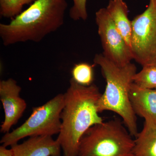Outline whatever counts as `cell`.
Here are the masks:
<instances>
[{"label": "cell", "mask_w": 156, "mask_h": 156, "mask_svg": "<svg viewBox=\"0 0 156 156\" xmlns=\"http://www.w3.org/2000/svg\"><path fill=\"white\" fill-rule=\"evenodd\" d=\"M106 9L117 29L130 48L132 27L128 18L127 4L123 0H110Z\"/></svg>", "instance_id": "11"}, {"label": "cell", "mask_w": 156, "mask_h": 156, "mask_svg": "<svg viewBox=\"0 0 156 156\" xmlns=\"http://www.w3.org/2000/svg\"><path fill=\"white\" fill-rule=\"evenodd\" d=\"M35 0H0V14L5 18H14L22 12L26 5Z\"/></svg>", "instance_id": "15"}, {"label": "cell", "mask_w": 156, "mask_h": 156, "mask_svg": "<svg viewBox=\"0 0 156 156\" xmlns=\"http://www.w3.org/2000/svg\"><path fill=\"white\" fill-rule=\"evenodd\" d=\"M129 98L136 116L156 124V90L143 89L133 83Z\"/></svg>", "instance_id": "10"}, {"label": "cell", "mask_w": 156, "mask_h": 156, "mask_svg": "<svg viewBox=\"0 0 156 156\" xmlns=\"http://www.w3.org/2000/svg\"><path fill=\"white\" fill-rule=\"evenodd\" d=\"M134 156H156V124L145 120L134 139Z\"/></svg>", "instance_id": "12"}, {"label": "cell", "mask_w": 156, "mask_h": 156, "mask_svg": "<svg viewBox=\"0 0 156 156\" xmlns=\"http://www.w3.org/2000/svg\"><path fill=\"white\" fill-rule=\"evenodd\" d=\"M95 65L99 66L106 81L105 90L98 100V112L109 111L114 112L122 119L124 125L132 136L138 133L136 116L131 106L129 92L136 73L135 65L130 62L119 66L102 54H97L94 58Z\"/></svg>", "instance_id": "3"}, {"label": "cell", "mask_w": 156, "mask_h": 156, "mask_svg": "<svg viewBox=\"0 0 156 156\" xmlns=\"http://www.w3.org/2000/svg\"><path fill=\"white\" fill-rule=\"evenodd\" d=\"M154 0H150V2H152V1H153Z\"/></svg>", "instance_id": "18"}, {"label": "cell", "mask_w": 156, "mask_h": 156, "mask_svg": "<svg viewBox=\"0 0 156 156\" xmlns=\"http://www.w3.org/2000/svg\"><path fill=\"white\" fill-rule=\"evenodd\" d=\"M124 124L115 118L89 128L80 140L77 156H134V139Z\"/></svg>", "instance_id": "4"}, {"label": "cell", "mask_w": 156, "mask_h": 156, "mask_svg": "<svg viewBox=\"0 0 156 156\" xmlns=\"http://www.w3.org/2000/svg\"><path fill=\"white\" fill-rule=\"evenodd\" d=\"M64 105V94L60 93L41 106L34 107L28 119L12 132L5 134L0 142L7 147L25 137L59 134Z\"/></svg>", "instance_id": "5"}, {"label": "cell", "mask_w": 156, "mask_h": 156, "mask_svg": "<svg viewBox=\"0 0 156 156\" xmlns=\"http://www.w3.org/2000/svg\"><path fill=\"white\" fill-rule=\"evenodd\" d=\"M0 156H14L11 149H8L7 147L2 145L0 146Z\"/></svg>", "instance_id": "17"}, {"label": "cell", "mask_w": 156, "mask_h": 156, "mask_svg": "<svg viewBox=\"0 0 156 156\" xmlns=\"http://www.w3.org/2000/svg\"><path fill=\"white\" fill-rule=\"evenodd\" d=\"M95 22L104 56L119 66L131 62L133 58L131 48L117 29L106 8L95 13Z\"/></svg>", "instance_id": "7"}, {"label": "cell", "mask_w": 156, "mask_h": 156, "mask_svg": "<svg viewBox=\"0 0 156 156\" xmlns=\"http://www.w3.org/2000/svg\"><path fill=\"white\" fill-rule=\"evenodd\" d=\"M132 23L130 48L134 59L144 66H156V0Z\"/></svg>", "instance_id": "6"}, {"label": "cell", "mask_w": 156, "mask_h": 156, "mask_svg": "<svg viewBox=\"0 0 156 156\" xmlns=\"http://www.w3.org/2000/svg\"><path fill=\"white\" fill-rule=\"evenodd\" d=\"M11 147L14 156H61L62 151L56 140L50 136H31Z\"/></svg>", "instance_id": "9"}, {"label": "cell", "mask_w": 156, "mask_h": 156, "mask_svg": "<svg viewBox=\"0 0 156 156\" xmlns=\"http://www.w3.org/2000/svg\"><path fill=\"white\" fill-rule=\"evenodd\" d=\"M133 83L143 89L156 90V66L143 67L134 76Z\"/></svg>", "instance_id": "13"}, {"label": "cell", "mask_w": 156, "mask_h": 156, "mask_svg": "<svg viewBox=\"0 0 156 156\" xmlns=\"http://www.w3.org/2000/svg\"><path fill=\"white\" fill-rule=\"evenodd\" d=\"M73 5L69 11V16L74 20H86L88 17L87 0H73Z\"/></svg>", "instance_id": "16"}, {"label": "cell", "mask_w": 156, "mask_h": 156, "mask_svg": "<svg viewBox=\"0 0 156 156\" xmlns=\"http://www.w3.org/2000/svg\"><path fill=\"white\" fill-rule=\"evenodd\" d=\"M71 74L72 78L80 85L89 86L93 84V66L87 62H80L75 65L72 70Z\"/></svg>", "instance_id": "14"}, {"label": "cell", "mask_w": 156, "mask_h": 156, "mask_svg": "<svg viewBox=\"0 0 156 156\" xmlns=\"http://www.w3.org/2000/svg\"><path fill=\"white\" fill-rule=\"evenodd\" d=\"M21 87L14 79L0 82V100L5 112V120L1 126V132H10L22 116L27 108L25 101L20 96Z\"/></svg>", "instance_id": "8"}, {"label": "cell", "mask_w": 156, "mask_h": 156, "mask_svg": "<svg viewBox=\"0 0 156 156\" xmlns=\"http://www.w3.org/2000/svg\"><path fill=\"white\" fill-rule=\"evenodd\" d=\"M66 0H35L7 24H0V36L5 46L27 41L41 42L63 25Z\"/></svg>", "instance_id": "2"}, {"label": "cell", "mask_w": 156, "mask_h": 156, "mask_svg": "<svg viewBox=\"0 0 156 156\" xmlns=\"http://www.w3.org/2000/svg\"><path fill=\"white\" fill-rule=\"evenodd\" d=\"M64 94V105L61 114V130L56 140L63 156H77L80 140L91 127L104 122L97 104L101 96L95 84L83 86L71 78Z\"/></svg>", "instance_id": "1"}]
</instances>
